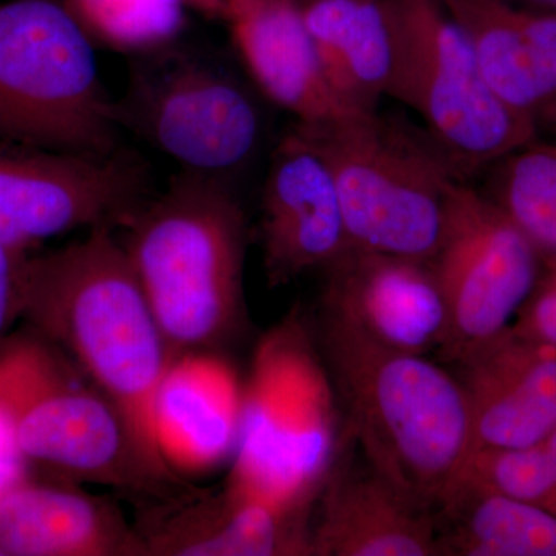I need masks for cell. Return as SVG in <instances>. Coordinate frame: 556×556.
I'll return each instance as SVG.
<instances>
[{"instance_id":"cell-1","label":"cell","mask_w":556,"mask_h":556,"mask_svg":"<svg viewBox=\"0 0 556 556\" xmlns=\"http://www.w3.org/2000/svg\"><path fill=\"white\" fill-rule=\"evenodd\" d=\"M112 226L25 257L20 316L109 399L139 463L163 489L178 482L155 439V401L172 354L123 241Z\"/></svg>"},{"instance_id":"cell-2","label":"cell","mask_w":556,"mask_h":556,"mask_svg":"<svg viewBox=\"0 0 556 556\" xmlns=\"http://www.w3.org/2000/svg\"><path fill=\"white\" fill-rule=\"evenodd\" d=\"M320 345L358 452L399 492L434 514L473 453L460 379L426 356L379 345L325 311Z\"/></svg>"},{"instance_id":"cell-3","label":"cell","mask_w":556,"mask_h":556,"mask_svg":"<svg viewBox=\"0 0 556 556\" xmlns=\"http://www.w3.org/2000/svg\"><path fill=\"white\" fill-rule=\"evenodd\" d=\"M123 229L174 356L218 350L243 328L247 219L228 181L181 170Z\"/></svg>"},{"instance_id":"cell-4","label":"cell","mask_w":556,"mask_h":556,"mask_svg":"<svg viewBox=\"0 0 556 556\" xmlns=\"http://www.w3.org/2000/svg\"><path fill=\"white\" fill-rule=\"evenodd\" d=\"M294 127L334 178L350 248L434 257L450 192L466 172L426 129L378 110Z\"/></svg>"},{"instance_id":"cell-5","label":"cell","mask_w":556,"mask_h":556,"mask_svg":"<svg viewBox=\"0 0 556 556\" xmlns=\"http://www.w3.org/2000/svg\"><path fill=\"white\" fill-rule=\"evenodd\" d=\"M21 460L72 482L164 492L109 399L38 332L0 346V468Z\"/></svg>"},{"instance_id":"cell-6","label":"cell","mask_w":556,"mask_h":556,"mask_svg":"<svg viewBox=\"0 0 556 556\" xmlns=\"http://www.w3.org/2000/svg\"><path fill=\"white\" fill-rule=\"evenodd\" d=\"M339 396L308 334L288 321L263 340L243 390L226 484L285 506H311L346 439Z\"/></svg>"},{"instance_id":"cell-7","label":"cell","mask_w":556,"mask_h":556,"mask_svg":"<svg viewBox=\"0 0 556 556\" xmlns=\"http://www.w3.org/2000/svg\"><path fill=\"white\" fill-rule=\"evenodd\" d=\"M119 130L90 35L65 2H0V141L110 156Z\"/></svg>"},{"instance_id":"cell-8","label":"cell","mask_w":556,"mask_h":556,"mask_svg":"<svg viewBox=\"0 0 556 556\" xmlns=\"http://www.w3.org/2000/svg\"><path fill=\"white\" fill-rule=\"evenodd\" d=\"M391 39L387 97L407 105L466 175L536 138L493 93L442 0H382Z\"/></svg>"},{"instance_id":"cell-9","label":"cell","mask_w":556,"mask_h":556,"mask_svg":"<svg viewBox=\"0 0 556 556\" xmlns=\"http://www.w3.org/2000/svg\"><path fill=\"white\" fill-rule=\"evenodd\" d=\"M113 115L119 129L182 170L228 182L254 161L265 135L262 109L247 84L225 62L178 39L130 54Z\"/></svg>"},{"instance_id":"cell-10","label":"cell","mask_w":556,"mask_h":556,"mask_svg":"<svg viewBox=\"0 0 556 556\" xmlns=\"http://www.w3.org/2000/svg\"><path fill=\"white\" fill-rule=\"evenodd\" d=\"M430 265L448 309V338L439 354L460 364L514 324L535 285L541 254L495 201L463 179L450 192Z\"/></svg>"},{"instance_id":"cell-11","label":"cell","mask_w":556,"mask_h":556,"mask_svg":"<svg viewBox=\"0 0 556 556\" xmlns=\"http://www.w3.org/2000/svg\"><path fill=\"white\" fill-rule=\"evenodd\" d=\"M149 199L148 167L134 153L0 141V241L17 251L79 228H124Z\"/></svg>"},{"instance_id":"cell-12","label":"cell","mask_w":556,"mask_h":556,"mask_svg":"<svg viewBox=\"0 0 556 556\" xmlns=\"http://www.w3.org/2000/svg\"><path fill=\"white\" fill-rule=\"evenodd\" d=\"M325 274L321 311L379 345L426 356L447 342V303L430 262L348 248Z\"/></svg>"},{"instance_id":"cell-13","label":"cell","mask_w":556,"mask_h":556,"mask_svg":"<svg viewBox=\"0 0 556 556\" xmlns=\"http://www.w3.org/2000/svg\"><path fill=\"white\" fill-rule=\"evenodd\" d=\"M269 285L327 269L350 248L342 204L325 160L295 127L278 142L260 206Z\"/></svg>"},{"instance_id":"cell-14","label":"cell","mask_w":556,"mask_h":556,"mask_svg":"<svg viewBox=\"0 0 556 556\" xmlns=\"http://www.w3.org/2000/svg\"><path fill=\"white\" fill-rule=\"evenodd\" d=\"M311 506H285L226 484L218 495L172 497L137 529L146 555H311Z\"/></svg>"},{"instance_id":"cell-15","label":"cell","mask_w":556,"mask_h":556,"mask_svg":"<svg viewBox=\"0 0 556 556\" xmlns=\"http://www.w3.org/2000/svg\"><path fill=\"white\" fill-rule=\"evenodd\" d=\"M473 452L541 444L556 428V348L510 327L464 358Z\"/></svg>"},{"instance_id":"cell-16","label":"cell","mask_w":556,"mask_h":556,"mask_svg":"<svg viewBox=\"0 0 556 556\" xmlns=\"http://www.w3.org/2000/svg\"><path fill=\"white\" fill-rule=\"evenodd\" d=\"M311 535L316 556H439L437 522L380 477L362 453H339Z\"/></svg>"},{"instance_id":"cell-17","label":"cell","mask_w":556,"mask_h":556,"mask_svg":"<svg viewBox=\"0 0 556 556\" xmlns=\"http://www.w3.org/2000/svg\"><path fill=\"white\" fill-rule=\"evenodd\" d=\"M243 390L215 351L172 357L155 401L156 447L175 477H200L232 460Z\"/></svg>"},{"instance_id":"cell-18","label":"cell","mask_w":556,"mask_h":556,"mask_svg":"<svg viewBox=\"0 0 556 556\" xmlns=\"http://www.w3.org/2000/svg\"><path fill=\"white\" fill-rule=\"evenodd\" d=\"M233 47L260 91L298 118L317 124L350 112L338 100L294 0H226Z\"/></svg>"},{"instance_id":"cell-19","label":"cell","mask_w":556,"mask_h":556,"mask_svg":"<svg viewBox=\"0 0 556 556\" xmlns=\"http://www.w3.org/2000/svg\"><path fill=\"white\" fill-rule=\"evenodd\" d=\"M466 33L493 93L536 123L556 104V7L442 0Z\"/></svg>"},{"instance_id":"cell-20","label":"cell","mask_w":556,"mask_h":556,"mask_svg":"<svg viewBox=\"0 0 556 556\" xmlns=\"http://www.w3.org/2000/svg\"><path fill=\"white\" fill-rule=\"evenodd\" d=\"M0 551L11 556H139L137 529L101 497L30 478L0 493Z\"/></svg>"},{"instance_id":"cell-21","label":"cell","mask_w":556,"mask_h":556,"mask_svg":"<svg viewBox=\"0 0 556 556\" xmlns=\"http://www.w3.org/2000/svg\"><path fill=\"white\" fill-rule=\"evenodd\" d=\"M300 13L329 86L350 112L387 97L391 39L382 0H300Z\"/></svg>"},{"instance_id":"cell-22","label":"cell","mask_w":556,"mask_h":556,"mask_svg":"<svg viewBox=\"0 0 556 556\" xmlns=\"http://www.w3.org/2000/svg\"><path fill=\"white\" fill-rule=\"evenodd\" d=\"M439 556H556V515L459 481L434 510Z\"/></svg>"},{"instance_id":"cell-23","label":"cell","mask_w":556,"mask_h":556,"mask_svg":"<svg viewBox=\"0 0 556 556\" xmlns=\"http://www.w3.org/2000/svg\"><path fill=\"white\" fill-rule=\"evenodd\" d=\"M536 139L492 164L484 193L543 257L556 252V144Z\"/></svg>"},{"instance_id":"cell-24","label":"cell","mask_w":556,"mask_h":556,"mask_svg":"<svg viewBox=\"0 0 556 556\" xmlns=\"http://www.w3.org/2000/svg\"><path fill=\"white\" fill-rule=\"evenodd\" d=\"M93 38L124 53L166 46L186 25V0H64Z\"/></svg>"},{"instance_id":"cell-25","label":"cell","mask_w":556,"mask_h":556,"mask_svg":"<svg viewBox=\"0 0 556 556\" xmlns=\"http://www.w3.org/2000/svg\"><path fill=\"white\" fill-rule=\"evenodd\" d=\"M459 481L556 515V463L543 444L477 450L471 453Z\"/></svg>"},{"instance_id":"cell-26","label":"cell","mask_w":556,"mask_h":556,"mask_svg":"<svg viewBox=\"0 0 556 556\" xmlns=\"http://www.w3.org/2000/svg\"><path fill=\"white\" fill-rule=\"evenodd\" d=\"M510 328L522 338L556 348V252L541 257L535 285Z\"/></svg>"},{"instance_id":"cell-27","label":"cell","mask_w":556,"mask_h":556,"mask_svg":"<svg viewBox=\"0 0 556 556\" xmlns=\"http://www.w3.org/2000/svg\"><path fill=\"white\" fill-rule=\"evenodd\" d=\"M27 252L7 247L0 241V334L11 318L20 316L22 265Z\"/></svg>"},{"instance_id":"cell-28","label":"cell","mask_w":556,"mask_h":556,"mask_svg":"<svg viewBox=\"0 0 556 556\" xmlns=\"http://www.w3.org/2000/svg\"><path fill=\"white\" fill-rule=\"evenodd\" d=\"M186 5L207 20H223L225 16L226 0H186Z\"/></svg>"},{"instance_id":"cell-29","label":"cell","mask_w":556,"mask_h":556,"mask_svg":"<svg viewBox=\"0 0 556 556\" xmlns=\"http://www.w3.org/2000/svg\"><path fill=\"white\" fill-rule=\"evenodd\" d=\"M544 126L546 129L551 130L552 134L556 135V104L554 108L547 110L540 119H538V127Z\"/></svg>"},{"instance_id":"cell-30","label":"cell","mask_w":556,"mask_h":556,"mask_svg":"<svg viewBox=\"0 0 556 556\" xmlns=\"http://www.w3.org/2000/svg\"><path fill=\"white\" fill-rule=\"evenodd\" d=\"M541 444L546 447L547 452L551 453V456L554 457L556 463V428L546 439H544L543 442H541Z\"/></svg>"},{"instance_id":"cell-31","label":"cell","mask_w":556,"mask_h":556,"mask_svg":"<svg viewBox=\"0 0 556 556\" xmlns=\"http://www.w3.org/2000/svg\"><path fill=\"white\" fill-rule=\"evenodd\" d=\"M508 2H515V0H508ZM529 2L538 3L543 7H556V0H529Z\"/></svg>"},{"instance_id":"cell-32","label":"cell","mask_w":556,"mask_h":556,"mask_svg":"<svg viewBox=\"0 0 556 556\" xmlns=\"http://www.w3.org/2000/svg\"><path fill=\"white\" fill-rule=\"evenodd\" d=\"M294 2H298V3H299V2H300V0H294Z\"/></svg>"},{"instance_id":"cell-33","label":"cell","mask_w":556,"mask_h":556,"mask_svg":"<svg viewBox=\"0 0 556 556\" xmlns=\"http://www.w3.org/2000/svg\"><path fill=\"white\" fill-rule=\"evenodd\" d=\"M0 556H2V551H0Z\"/></svg>"}]
</instances>
